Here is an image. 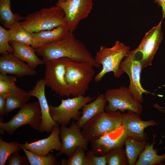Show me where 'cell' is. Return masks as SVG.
I'll list each match as a JSON object with an SVG mask.
<instances>
[{
    "label": "cell",
    "instance_id": "cell-1",
    "mask_svg": "<svg viewBox=\"0 0 165 165\" xmlns=\"http://www.w3.org/2000/svg\"><path fill=\"white\" fill-rule=\"evenodd\" d=\"M73 33L69 31L63 38L35 49V52L42 57L45 63L51 60L66 57L77 62H90L94 67L100 68L101 65L97 63L91 52Z\"/></svg>",
    "mask_w": 165,
    "mask_h": 165
},
{
    "label": "cell",
    "instance_id": "cell-2",
    "mask_svg": "<svg viewBox=\"0 0 165 165\" xmlns=\"http://www.w3.org/2000/svg\"><path fill=\"white\" fill-rule=\"evenodd\" d=\"M20 23L31 33L67 26L64 11L56 5L28 14Z\"/></svg>",
    "mask_w": 165,
    "mask_h": 165
},
{
    "label": "cell",
    "instance_id": "cell-3",
    "mask_svg": "<svg viewBox=\"0 0 165 165\" xmlns=\"http://www.w3.org/2000/svg\"><path fill=\"white\" fill-rule=\"evenodd\" d=\"M130 49L129 46L119 41H116L114 46L110 48L101 45L96 53L94 59L97 63L102 65V67L94 77V81H101L105 74L110 72L113 73L116 78L121 76L123 72L120 68V64Z\"/></svg>",
    "mask_w": 165,
    "mask_h": 165
},
{
    "label": "cell",
    "instance_id": "cell-4",
    "mask_svg": "<svg viewBox=\"0 0 165 165\" xmlns=\"http://www.w3.org/2000/svg\"><path fill=\"white\" fill-rule=\"evenodd\" d=\"M93 65L69 59L66 66L65 79L71 95L85 96L95 74Z\"/></svg>",
    "mask_w": 165,
    "mask_h": 165
},
{
    "label": "cell",
    "instance_id": "cell-5",
    "mask_svg": "<svg viewBox=\"0 0 165 165\" xmlns=\"http://www.w3.org/2000/svg\"><path fill=\"white\" fill-rule=\"evenodd\" d=\"M123 115L119 111H105L89 120L82 127L81 133L88 141L96 140L122 126Z\"/></svg>",
    "mask_w": 165,
    "mask_h": 165
},
{
    "label": "cell",
    "instance_id": "cell-6",
    "mask_svg": "<svg viewBox=\"0 0 165 165\" xmlns=\"http://www.w3.org/2000/svg\"><path fill=\"white\" fill-rule=\"evenodd\" d=\"M95 98V97L88 95L61 99V104L57 106L49 105L50 115L52 119L59 125L67 126L72 119L78 120L82 114L79 110Z\"/></svg>",
    "mask_w": 165,
    "mask_h": 165
},
{
    "label": "cell",
    "instance_id": "cell-7",
    "mask_svg": "<svg viewBox=\"0 0 165 165\" xmlns=\"http://www.w3.org/2000/svg\"><path fill=\"white\" fill-rule=\"evenodd\" d=\"M2 120L0 119V133L2 135L5 131L9 134L12 135L17 128L26 125L38 131L42 121L39 103L36 101L27 104L7 122L3 123Z\"/></svg>",
    "mask_w": 165,
    "mask_h": 165
},
{
    "label": "cell",
    "instance_id": "cell-8",
    "mask_svg": "<svg viewBox=\"0 0 165 165\" xmlns=\"http://www.w3.org/2000/svg\"><path fill=\"white\" fill-rule=\"evenodd\" d=\"M69 59L62 57L51 60L45 63L44 78L46 85L61 97L71 95L65 79L66 66Z\"/></svg>",
    "mask_w": 165,
    "mask_h": 165
},
{
    "label": "cell",
    "instance_id": "cell-9",
    "mask_svg": "<svg viewBox=\"0 0 165 165\" xmlns=\"http://www.w3.org/2000/svg\"><path fill=\"white\" fill-rule=\"evenodd\" d=\"M120 68L128 75L130 82L128 87L134 97L142 103L143 94H151L144 89L140 82V75L142 70L141 57L140 54L134 50L130 51L120 64Z\"/></svg>",
    "mask_w": 165,
    "mask_h": 165
},
{
    "label": "cell",
    "instance_id": "cell-10",
    "mask_svg": "<svg viewBox=\"0 0 165 165\" xmlns=\"http://www.w3.org/2000/svg\"><path fill=\"white\" fill-rule=\"evenodd\" d=\"M108 104L105 109L107 112H134L140 115L143 111L141 103L136 99L128 87L122 86L119 88L107 90L104 94Z\"/></svg>",
    "mask_w": 165,
    "mask_h": 165
},
{
    "label": "cell",
    "instance_id": "cell-11",
    "mask_svg": "<svg viewBox=\"0 0 165 165\" xmlns=\"http://www.w3.org/2000/svg\"><path fill=\"white\" fill-rule=\"evenodd\" d=\"M93 4V0H67L56 5L64 11L69 31L73 32L79 22L88 16Z\"/></svg>",
    "mask_w": 165,
    "mask_h": 165
},
{
    "label": "cell",
    "instance_id": "cell-12",
    "mask_svg": "<svg viewBox=\"0 0 165 165\" xmlns=\"http://www.w3.org/2000/svg\"><path fill=\"white\" fill-rule=\"evenodd\" d=\"M60 128L62 147L61 151L56 154V157L64 155L70 157L79 148L88 150L89 141L83 137L80 128L74 120L69 127L60 125Z\"/></svg>",
    "mask_w": 165,
    "mask_h": 165
},
{
    "label": "cell",
    "instance_id": "cell-13",
    "mask_svg": "<svg viewBox=\"0 0 165 165\" xmlns=\"http://www.w3.org/2000/svg\"><path fill=\"white\" fill-rule=\"evenodd\" d=\"M162 21L146 33L139 45L134 50L141 56L142 69L152 65L154 55L162 41Z\"/></svg>",
    "mask_w": 165,
    "mask_h": 165
},
{
    "label": "cell",
    "instance_id": "cell-14",
    "mask_svg": "<svg viewBox=\"0 0 165 165\" xmlns=\"http://www.w3.org/2000/svg\"><path fill=\"white\" fill-rule=\"evenodd\" d=\"M127 137L122 126L119 129L106 134L96 140L90 141L91 150L97 156H105L111 149L123 147Z\"/></svg>",
    "mask_w": 165,
    "mask_h": 165
},
{
    "label": "cell",
    "instance_id": "cell-15",
    "mask_svg": "<svg viewBox=\"0 0 165 165\" xmlns=\"http://www.w3.org/2000/svg\"><path fill=\"white\" fill-rule=\"evenodd\" d=\"M122 115V126L127 137L139 141H146L147 136L144 130L148 126L155 125L156 122L153 120H143L139 114L131 111H127Z\"/></svg>",
    "mask_w": 165,
    "mask_h": 165
},
{
    "label": "cell",
    "instance_id": "cell-16",
    "mask_svg": "<svg viewBox=\"0 0 165 165\" xmlns=\"http://www.w3.org/2000/svg\"><path fill=\"white\" fill-rule=\"evenodd\" d=\"M46 86L44 78L39 79L29 92L31 96L37 98L41 108L42 121L38 131L42 133H50L54 126L59 125L52 119L50 115L49 105L45 94Z\"/></svg>",
    "mask_w": 165,
    "mask_h": 165
},
{
    "label": "cell",
    "instance_id": "cell-17",
    "mask_svg": "<svg viewBox=\"0 0 165 165\" xmlns=\"http://www.w3.org/2000/svg\"><path fill=\"white\" fill-rule=\"evenodd\" d=\"M60 125L54 126L50 135L46 138L42 139L30 143L25 141L21 145L26 149L35 154L46 156L53 150L60 151L62 143L60 141Z\"/></svg>",
    "mask_w": 165,
    "mask_h": 165
},
{
    "label": "cell",
    "instance_id": "cell-18",
    "mask_svg": "<svg viewBox=\"0 0 165 165\" xmlns=\"http://www.w3.org/2000/svg\"><path fill=\"white\" fill-rule=\"evenodd\" d=\"M0 72L18 77L33 76L37 74L35 69L19 59L13 53L2 54L0 57Z\"/></svg>",
    "mask_w": 165,
    "mask_h": 165
},
{
    "label": "cell",
    "instance_id": "cell-19",
    "mask_svg": "<svg viewBox=\"0 0 165 165\" xmlns=\"http://www.w3.org/2000/svg\"><path fill=\"white\" fill-rule=\"evenodd\" d=\"M69 31L67 26H62L51 30L31 33V46L35 49L57 41L64 38Z\"/></svg>",
    "mask_w": 165,
    "mask_h": 165
},
{
    "label": "cell",
    "instance_id": "cell-20",
    "mask_svg": "<svg viewBox=\"0 0 165 165\" xmlns=\"http://www.w3.org/2000/svg\"><path fill=\"white\" fill-rule=\"evenodd\" d=\"M31 97L30 93L18 87L15 83L11 87L6 99L4 115H8L13 110L22 108L27 104Z\"/></svg>",
    "mask_w": 165,
    "mask_h": 165
},
{
    "label": "cell",
    "instance_id": "cell-21",
    "mask_svg": "<svg viewBox=\"0 0 165 165\" xmlns=\"http://www.w3.org/2000/svg\"><path fill=\"white\" fill-rule=\"evenodd\" d=\"M107 100L104 94L99 95L93 101L86 104L82 108L81 116L76 123L81 128L91 119L104 111Z\"/></svg>",
    "mask_w": 165,
    "mask_h": 165
},
{
    "label": "cell",
    "instance_id": "cell-22",
    "mask_svg": "<svg viewBox=\"0 0 165 165\" xmlns=\"http://www.w3.org/2000/svg\"><path fill=\"white\" fill-rule=\"evenodd\" d=\"M9 44L14 50V54L32 68L35 69L38 66L45 64L36 56L35 49L31 46L12 41H10Z\"/></svg>",
    "mask_w": 165,
    "mask_h": 165
},
{
    "label": "cell",
    "instance_id": "cell-23",
    "mask_svg": "<svg viewBox=\"0 0 165 165\" xmlns=\"http://www.w3.org/2000/svg\"><path fill=\"white\" fill-rule=\"evenodd\" d=\"M11 6V0H0V23L5 28H9L24 18L18 13H13Z\"/></svg>",
    "mask_w": 165,
    "mask_h": 165
},
{
    "label": "cell",
    "instance_id": "cell-24",
    "mask_svg": "<svg viewBox=\"0 0 165 165\" xmlns=\"http://www.w3.org/2000/svg\"><path fill=\"white\" fill-rule=\"evenodd\" d=\"M147 145L146 141H139L130 137H127L125 145L129 165H135L138 158Z\"/></svg>",
    "mask_w": 165,
    "mask_h": 165
},
{
    "label": "cell",
    "instance_id": "cell-25",
    "mask_svg": "<svg viewBox=\"0 0 165 165\" xmlns=\"http://www.w3.org/2000/svg\"><path fill=\"white\" fill-rule=\"evenodd\" d=\"M154 141L147 144L145 148L139 155L135 165H154L160 164L165 160V153L159 155L153 148Z\"/></svg>",
    "mask_w": 165,
    "mask_h": 165
},
{
    "label": "cell",
    "instance_id": "cell-26",
    "mask_svg": "<svg viewBox=\"0 0 165 165\" xmlns=\"http://www.w3.org/2000/svg\"><path fill=\"white\" fill-rule=\"evenodd\" d=\"M8 30L10 41L31 46L32 45L31 33L26 30L20 22L10 27Z\"/></svg>",
    "mask_w": 165,
    "mask_h": 165
},
{
    "label": "cell",
    "instance_id": "cell-27",
    "mask_svg": "<svg viewBox=\"0 0 165 165\" xmlns=\"http://www.w3.org/2000/svg\"><path fill=\"white\" fill-rule=\"evenodd\" d=\"M22 149L25 152L31 165H56L59 164L56 156L49 153L46 156L38 155L25 148L20 144Z\"/></svg>",
    "mask_w": 165,
    "mask_h": 165
},
{
    "label": "cell",
    "instance_id": "cell-28",
    "mask_svg": "<svg viewBox=\"0 0 165 165\" xmlns=\"http://www.w3.org/2000/svg\"><path fill=\"white\" fill-rule=\"evenodd\" d=\"M105 156L107 165H129L125 150L123 147H117L111 149L107 153Z\"/></svg>",
    "mask_w": 165,
    "mask_h": 165
},
{
    "label": "cell",
    "instance_id": "cell-29",
    "mask_svg": "<svg viewBox=\"0 0 165 165\" xmlns=\"http://www.w3.org/2000/svg\"><path fill=\"white\" fill-rule=\"evenodd\" d=\"M21 149L20 144L19 142L12 141L8 143L0 137V165H4L10 155L19 152Z\"/></svg>",
    "mask_w": 165,
    "mask_h": 165
},
{
    "label": "cell",
    "instance_id": "cell-30",
    "mask_svg": "<svg viewBox=\"0 0 165 165\" xmlns=\"http://www.w3.org/2000/svg\"><path fill=\"white\" fill-rule=\"evenodd\" d=\"M9 30L0 26V53L2 54L13 53L14 50L9 44Z\"/></svg>",
    "mask_w": 165,
    "mask_h": 165
},
{
    "label": "cell",
    "instance_id": "cell-31",
    "mask_svg": "<svg viewBox=\"0 0 165 165\" xmlns=\"http://www.w3.org/2000/svg\"><path fill=\"white\" fill-rule=\"evenodd\" d=\"M85 151L82 148H79L72 156L65 160V165H86Z\"/></svg>",
    "mask_w": 165,
    "mask_h": 165
},
{
    "label": "cell",
    "instance_id": "cell-32",
    "mask_svg": "<svg viewBox=\"0 0 165 165\" xmlns=\"http://www.w3.org/2000/svg\"><path fill=\"white\" fill-rule=\"evenodd\" d=\"M16 78L8 76L6 74L0 73V94H9L11 86L15 83Z\"/></svg>",
    "mask_w": 165,
    "mask_h": 165
},
{
    "label": "cell",
    "instance_id": "cell-33",
    "mask_svg": "<svg viewBox=\"0 0 165 165\" xmlns=\"http://www.w3.org/2000/svg\"><path fill=\"white\" fill-rule=\"evenodd\" d=\"M86 165H106V156H99L94 155L89 150L86 153Z\"/></svg>",
    "mask_w": 165,
    "mask_h": 165
},
{
    "label": "cell",
    "instance_id": "cell-34",
    "mask_svg": "<svg viewBox=\"0 0 165 165\" xmlns=\"http://www.w3.org/2000/svg\"><path fill=\"white\" fill-rule=\"evenodd\" d=\"M7 161L8 165H30L27 156H20L18 152H15L10 155Z\"/></svg>",
    "mask_w": 165,
    "mask_h": 165
},
{
    "label": "cell",
    "instance_id": "cell-35",
    "mask_svg": "<svg viewBox=\"0 0 165 165\" xmlns=\"http://www.w3.org/2000/svg\"><path fill=\"white\" fill-rule=\"evenodd\" d=\"M9 94H0V115H4L6 105V99Z\"/></svg>",
    "mask_w": 165,
    "mask_h": 165
},
{
    "label": "cell",
    "instance_id": "cell-36",
    "mask_svg": "<svg viewBox=\"0 0 165 165\" xmlns=\"http://www.w3.org/2000/svg\"><path fill=\"white\" fill-rule=\"evenodd\" d=\"M154 2L158 3L162 7L163 19L165 18V0H155Z\"/></svg>",
    "mask_w": 165,
    "mask_h": 165
},
{
    "label": "cell",
    "instance_id": "cell-37",
    "mask_svg": "<svg viewBox=\"0 0 165 165\" xmlns=\"http://www.w3.org/2000/svg\"><path fill=\"white\" fill-rule=\"evenodd\" d=\"M57 2H61L66 1L67 0H57Z\"/></svg>",
    "mask_w": 165,
    "mask_h": 165
}]
</instances>
